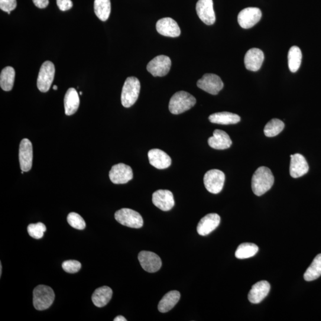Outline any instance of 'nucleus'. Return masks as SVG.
<instances>
[{
	"label": "nucleus",
	"mask_w": 321,
	"mask_h": 321,
	"mask_svg": "<svg viewBox=\"0 0 321 321\" xmlns=\"http://www.w3.org/2000/svg\"><path fill=\"white\" fill-rule=\"evenodd\" d=\"M116 221L122 225L134 229H140L144 225L141 214L129 208H122L115 213Z\"/></svg>",
	"instance_id": "5"
},
{
	"label": "nucleus",
	"mask_w": 321,
	"mask_h": 321,
	"mask_svg": "<svg viewBox=\"0 0 321 321\" xmlns=\"http://www.w3.org/2000/svg\"><path fill=\"white\" fill-rule=\"evenodd\" d=\"M208 144L215 150H223L231 147L232 141L226 132L217 129L213 133V136L208 139Z\"/></svg>",
	"instance_id": "22"
},
{
	"label": "nucleus",
	"mask_w": 321,
	"mask_h": 321,
	"mask_svg": "<svg viewBox=\"0 0 321 321\" xmlns=\"http://www.w3.org/2000/svg\"><path fill=\"white\" fill-rule=\"evenodd\" d=\"M284 123L277 119H272L265 126L264 134L267 137H274L283 131Z\"/></svg>",
	"instance_id": "32"
},
{
	"label": "nucleus",
	"mask_w": 321,
	"mask_h": 321,
	"mask_svg": "<svg viewBox=\"0 0 321 321\" xmlns=\"http://www.w3.org/2000/svg\"><path fill=\"white\" fill-rule=\"evenodd\" d=\"M196 100L189 93L179 91L174 93L169 102V110L173 115H180L192 109Z\"/></svg>",
	"instance_id": "2"
},
{
	"label": "nucleus",
	"mask_w": 321,
	"mask_h": 321,
	"mask_svg": "<svg viewBox=\"0 0 321 321\" xmlns=\"http://www.w3.org/2000/svg\"><path fill=\"white\" fill-rule=\"evenodd\" d=\"M197 87L204 91L217 95L224 87L222 80L215 74L206 73L197 82Z\"/></svg>",
	"instance_id": "8"
},
{
	"label": "nucleus",
	"mask_w": 321,
	"mask_h": 321,
	"mask_svg": "<svg viewBox=\"0 0 321 321\" xmlns=\"http://www.w3.org/2000/svg\"><path fill=\"white\" fill-rule=\"evenodd\" d=\"M67 222L73 228L77 230H83L86 227L85 220L76 212H71L68 215Z\"/></svg>",
	"instance_id": "34"
},
{
	"label": "nucleus",
	"mask_w": 321,
	"mask_h": 321,
	"mask_svg": "<svg viewBox=\"0 0 321 321\" xmlns=\"http://www.w3.org/2000/svg\"><path fill=\"white\" fill-rule=\"evenodd\" d=\"M57 5L60 11H69L73 7V3L71 0H57Z\"/></svg>",
	"instance_id": "37"
},
{
	"label": "nucleus",
	"mask_w": 321,
	"mask_h": 321,
	"mask_svg": "<svg viewBox=\"0 0 321 321\" xmlns=\"http://www.w3.org/2000/svg\"><path fill=\"white\" fill-rule=\"evenodd\" d=\"M209 121L216 124L228 125H234L241 121V118L238 115L229 112L214 113L209 116Z\"/></svg>",
	"instance_id": "26"
},
{
	"label": "nucleus",
	"mask_w": 321,
	"mask_h": 321,
	"mask_svg": "<svg viewBox=\"0 0 321 321\" xmlns=\"http://www.w3.org/2000/svg\"><path fill=\"white\" fill-rule=\"evenodd\" d=\"M262 18L260 9L257 8H248L242 10L238 15L239 24L243 29H249L258 24Z\"/></svg>",
	"instance_id": "11"
},
{
	"label": "nucleus",
	"mask_w": 321,
	"mask_h": 321,
	"mask_svg": "<svg viewBox=\"0 0 321 321\" xmlns=\"http://www.w3.org/2000/svg\"><path fill=\"white\" fill-rule=\"evenodd\" d=\"M171 66L170 58L164 55L155 57L147 65V70L154 77H163L169 72Z\"/></svg>",
	"instance_id": "9"
},
{
	"label": "nucleus",
	"mask_w": 321,
	"mask_h": 321,
	"mask_svg": "<svg viewBox=\"0 0 321 321\" xmlns=\"http://www.w3.org/2000/svg\"><path fill=\"white\" fill-rule=\"evenodd\" d=\"M148 155L150 164L157 169H165L171 164V159L169 155L158 149L150 150Z\"/></svg>",
	"instance_id": "20"
},
{
	"label": "nucleus",
	"mask_w": 321,
	"mask_h": 321,
	"mask_svg": "<svg viewBox=\"0 0 321 321\" xmlns=\"http://www.w3.org/2000/svg\"><path fill=\"white\" fill-rule=\"evenodd\" d=\"M274 183L272 171L266 167H260L255 171L252 178V189L256 195L260 196L271 189Z\"/></svg>",
	"instance_id": "1"
},
{
	"label": "nucleus",
	"mask_w": 321,
	"mask_h": 321,
	"mask_svg": "<svg viewBox=\"0 0 321 321\" xmlns=\"http://www.w3.org/2000/svg\"><path fill=\"white\" fill-rule=\"evenodd\" d=\"M141 83L135 77H129L126 79L123 85L121 100L123 106L129 108L134 105L138 100L140 93Z\"/></svg>",
	"instance_id": "3"
},
{
	"label": "nucleus",
	"mask_w": 321,
	"mask_h": 321,
	"mask_svg": "<svg viewBox=\"0 0 321 321\" xmlns=\"http://www.w3.org/2000/svg\"><path fill=\"white\" fill-rule=\"evenodd\" d=\"M221 218L218 214L211 213L203 217L197 226V233L200 236H205L216 230L220 225Z\"/></svg>",
	"instance_id": "17"
},
{
	"label": "nucleus",
	"mask_w": 321,
	"mask_h": 321,
	"mask_svg": "<svg viewBox=\"0 0 321 321\" xmlns=\"http://www.w3.org/2000/svg\"><path fill=\"white\" fill-rule=\"evenodd\" d=\"M15 79V70L12 67L8 66L3 69L0 74V86L5 91L13 89Z\"/></svg>",
	"instance_id": "27"
},
{
	"label": "nucleus",
	"mask_w": 321,
	"mask_h": 321,
	"mask_svg": "<svg viewBox=\"0 0 321 321\" xmlns=\"http://www.w3.org/2000/svg\"><path fill=\"white\" fill-rule=\"evenodd\" d=\"M55 66L50 61H46L42 65L37 79V87L42 92H47L50 89L55 76Z\"/></svg>",
	"instance_id": "6"
},
{
	"label": "nucleus",
	"mask_w": 321,
	"mask_h": 321,
	"mask_svg": "<svg viewBox=\"0 0 321 321\" xmlns=\"http://www.w3.org/2000/svg\"><path fill=\"white\" fill-rule=\"evenodd\" d=\"M257 245L251 243H244L237 249L235 256L237 258L244 259L254 257L258 252Z\"/></svg>",
	"instance_id": "30"
},
{
	"label": "nucleus",
	"mask_w": 321,
	"mask_h": 321,
	"mask_svg": "<svg viewBox=\"0 0 321 321\" xmlns=\"http://www.w3.org/2000/svg\"><path fill=\"white\" fill-rule=\"evenodd\" d=\"M180 299V293L176 290L170 291L165 294L158 304V310L161 313H166L176 306Z\"/></svg>",
	"instance_id": "24"
},
{
	"label": "nucleus",
	"mask_w": 321,
	"mask_h": 321,
	"mask_svg": "<svg viewBox=\"0 0 321 321\" xmlns=\"http://www.w3.org/2000/svg\"><path fill=\"white\" fill-rule=\"evenodd\" d=\"M156 29L159 34L165 37L176 38L179 37L181 34L179 26L174 19L170 18L159 20L157 23Z\"/></svg>",
	"instance_id": "16"
},
{
	"label": "nucleus",
	"mask_w": 321,
	"mask_h": 321,
	"mask_svg": "<svg viewBox=\"0 0 321 321\" xmlns=\"http://www.w3.org/2000/svg\"><path fill=\"white\" fill-rule=\"evenodd\" d=\"M2 265L0 263V277H2Z\"/></svg>",
	"instance_id": "40"
},
{
	"label": "nucleus",
	"mask_w": 321,
	"mask_h": 321,
	"mask_svg": "<svg viewBox=\"0 0 321 321\" xmlns=\"http://www.w3.org/2000/svg\"><path fill=\"white\" fill-rule=\"evenodd\" d=\"M152 202L158 208L168 211L174 206L173 194L168 190H157L152 194Z\"/></svg>",
	"instance_id": "15"
},
{
	"label": "nucleus",
	"mask_w": 321,
	"mask_h": 321,
	"mask_svg": "<svg viewBox=\"0 0 321 321\" xmlns=\"http://www.w3.org/2000/svg\"><path fill=\"white\" fill-rule=\"evenodd\" d=\"M264 60L263 52L258 48H252L246 53L245 57V65L246 69L256 71L260 69Z\"/></svg>",
	"instance_id": "21"
},
{
	"label": "nucleus",
	"mask_w": 321,
	"mask_h": 321,
	"mask_svg": "<svg viewBox=\"0 0 321 321\" xmlns=\"http://www.w3.org/2000/svg\"><path fill=\"white\" fill-rule=\"evenodd\" d=\"M79 94H80V95H82V92H80Z\"/></svg>",
	"instance_id": "42"
},
{
	"label": "nucleus",
	"mask_w": 321,
	"mask_h": 321,
	"mask_svg": "<svg viewBox=\"0 0 321 321\" xmlns=\"http://www.w3.org/2000/svg\"><path fill=\"white\" fill-rule=\"evenodd\" d=\"M113 290L108 286H103L97 288L92 294V301L95 305L102 307L106 305L112 299Z\"/></svg>",
	"instance_id": "25"
},
{
	"label": "nucleus",
	"mask_w": 321,
	"mask_h": 321,
	"mask_svg": "<svg viewBox=\"0 0 321 321\" xmlns=\"http://www.w3.org/2000/svg\"><path fill=\"white\" fill-rule=\"evenodd\" d=\"M17 7L16 0H0V9L5 12L14 11Z\"/></svg>",
	"instance_id": "36"
},
{
	"label": "nucleus",
	"mask_w": 321,
	"mask_h": 321,
	"mask_svg": "<svg viewBox=\"0 0 321 321\" xmlns=\"http://www.w3.org/2000/svg\"><path fill=\"white\" fill-rule=\"evenodd\" d=\"M196 10L197 16L204 24L212 25L215 23L216 18L212 0H199Z\"/></svg>",
	"instance_id": "14"
},
{
	"label": "nucleus",
	"mask_w": 321,
	"mask_h": 321,
	"mask_svg": "<svg viewBox=\"0 0 321 321\" xmlns=\"http://www.w3.org/2000/svg\"><path fill=\"white\" fill-rule=\"evenodd\" d=\"M94 12L100 21L105 22L108 20L111 14V2L110 0H95Z\"/></svg>",
	"instance_id": "28"
},
{
	"label": "nucleus",
	"mask_w": 321,
	"mask_h": 321,
	"mask_svg": "<svg viewBox=\"0 0 321 321\" xmlns=\"http://www.w3.org/2000/svg\"><path fill=\"white\" fill-rule=\"evenodd\" d=\"M321 275V254L317 255L312 264L304 274V279L307 281L316 280Z\"/></svg>",
	"instance_id": "31"
},
{
	"label": "nucleus",
	"mask_w": 321,
	"mask_h": 321,
	"mask_svg": "<svg viewBox=\"0 0 321 321\" xmlns=\"http://www.w3.org/2000/svg\"><path fill=\"white\" fill-rule=\"evenodd\" d=\"M46 230V226L42 223L31 224L28 227V232L29 236L36 239L43 238Z\"/></svg>",
	"instance_id": "33"
},
{
	"label": "nucleus",
	"mask_w": 321,
	"mask_h": 321,
	"mask_svg": "<svg viewBox=\"0 0 321 321\" xmlns=\"http://www.w3.org/2000/svg\"><path fill=\"white\" fill-rule=\"evenodd\" d=\"M127 319L125 318L124 316H118L115 317L114 321H126Z\"/></svg>",
	"instance_id": "39"
},
{
	"label": "nucleus",
	"mask_w": 321,
	"mask_h": 321,
	"mask_svg": "<svg viewBox=\"0 0 321 321\" xmlns=\"http://www.w3.org/2000/svg\"><path fill=\"white\" fill-rule=\"evenodd\" d=\"M138 259L142 268L151 273L160 270L162 266L160 257L152 252L141 251L138 255Z\"/></svg>",
	"instance_id": "12"
},
{
	"label": "nucleus",
	"mask_w": 321,
	"mask_h": 321,
	"mask_svg": "<svg viewBox=\"0 0 321 321\" xmlns=\"http://www.w3.org/2000/svg\"><path fill=\"white\" fill-rule=\"evenodd\" d=\"M302 58V54L300 48L293 46L290 48L288 54V67L292 73L296 72L299 70Z\"/></svg>",
	"instance_id": "29"
},
{
	"label": "nucleus",
	"mask_w": 321,
	"mask_h": 321,
	"mask_svg": "<svg viewBox=\"0 0 321 321\" xmlns=\"http://www.w3.org/2000/svg\"><path fill=\"white\" fill-rule=\"evenodd\" d=\"M57 89H58V87H57V86H56V85H54V86H53V89H54V90H57Z\"/></svg>",
	"instance_id": "41"
},
{
	"label": "nucleus",
	"mask_w": 321,
	"mask_h": 321,
	"mask_svg": "<svg viewBox=\"0 0 321 321\" xmlns=\"http://www.w3.org/2000/svg\"><path fill=\"white\" fill-rule=\"evenodd\" d=\"M133 176L132 168L123 163L115 165L109 173L110 180L116 184L127 183L132 179Z\"/></svg>",
	"instance_id": "10"
},
{
	"label": "nucleus",
	"mask_w": 321,
	"mask_h": 321,
	"mask_svg": "<svg viewBox=\"0 0 321 321\" xmlns=\"http://www.w3.org/2000/svg\"><path fill=\"white\" fill-rule=\"evenodd\" d=\"M81 266L82 265L80 262L75 260L66 261L62 264L64 271L70 274L76 273L78 272L80 270Z\"/></svg>",
	"instance_id": "35"
},
{
	"label": "nucleus",
	"mask_w": 321,
	"mask_h": 321,
	"mask_svg": "<svg viewBox=\"0 0 321 321\" xmlns=\"http://www.w3.org/2000/svg\"><path fill=\"white\" fill-rule=\"evenodd\" d=\"M290 158V174L291 177L299 178L307 173L309 168V165L302 155H291Z\"/></svg>",
	"instance_id": "18"
},
{
	"label": "nucleus",
	"mask_w": 321,
	"mask_h": 321,
	"mask_svg": "<svg viewBox=\"0 0 321 321\" xmlns=\"http://www.w3.org/2000/svg\"><path fill=\"white\" fill-rule=\"evenodd\" d=\"M19 163L23 171L31 170L33 160V148L30 141L24 139L21 142L19 152Z\"/></svg>",
	"instance_id": "13"
},
{
	"label": "nucleus",
	"mask_w": 321,
	"mask_h": 321,
	"mask_svg": "<svg viewBox=\"0 0 321 321\" xmlns=\"http://www.w3.org/2000/svg\"><path fill=\"white\" fill-rule=\"evenodd\" d=\"M55 299L54 291L50 287L45 285H38L33 291V304L38 310L48 309Z\"/></svg>",
	"instance_id": "4"
},
{
	"label": "nucleus",
	"mask_w": 321,
	"mask_h": 321,
	"mask_svg": "<svg viewBox=\"0 0 321 321\" xmlns=\"http://www.w3.org/2000/svg\"><path fill=\"white\" fill-rule=\"evenodd\" d=\"M36 7L45 9L49 5V0H32Z\"/></svg>",
	"instance_id": "38"
},
{
	"label": "nucleus",
	"mask_w": 321,
	"mask_h": 321,
	"mask_svg": "<svg viewBox=\"0 0 321 321\" xmlns=\"http://www.w3.org/2000/svg\"><path fill=\"white\" fill-rule=\"evenodd\" d=\"M271 285L267 281H261L253 285L248 294V299L253 304L263 300L270 292Z\"/></svg>",
	"instance_id": "19"
},
{
	"label": "nucleus",
	"mask_w": 321,
	"mask_h": 321,
	"mask_svg": "<svg viewBox=\"0 0 321 321\" xmlns=\"http://www.w3.org/2000/svg\"><path fill=\"white\" fill-rule=\"evenodd\" d=\"M225 174L223 171L213 169L207 171L203 177V183L208 192L218 194L223 189L225 181Z\"/></svg>",
	"instance_id": "7"
},
{
	"label": "nucleus",
	"mask_w": 321,
	"mask_h": 321,
	"mask_svg": "<svg viewBox=\"0 0 321 321\" xmlns=\"http://www.w3.org/2000/svg\"><path fill=\"white\" fill-rule=\"evenodd\" d=\"M65 113L67 116H71L76 113L79 109L80 99L77 90L71 87L67 90L64 99Z\"/></svg>",
	"instance_id": "23"
}]
</instances>
